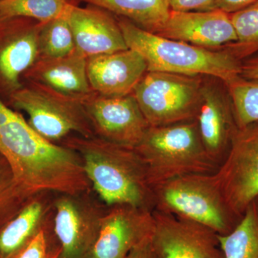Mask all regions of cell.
<instances>
[{
    "mask_svg": "<svg viewBox=\"0 0 258 258\" xmlns=\"http://www.w3.org/2000/svg\"><path fill=\"white\" fill-rule=\"evenodd\" d=\"M28 76L34 84L83 103L96 94L88 81L87 58L76 50L58 58L37 59Z\"/></svg>",
    "mask_w": 258,
    "mask_h": 258,
    "instance_id": "cell-17",
    "label": "cell"
},
{
    "mask_svg": "<svg viewBox=\"0 0 258 258\" xmlns=\"http://www.w3.org/2000/svg\"><path fill=\"white\" fill-rule=\"evenodd\" d=\"M171 40L212 49L237 41L230 15L220 10L204 12H176L169 17L157 32Z\"/></svg>",
    "mask_w": 258,
    "mask_h": 258,
    "instance_id": "cell-13",
    "label": "cell"
},
{
    "mask_svg": "<svg viewBox=\"0 0 258 258\" xmlns=\"http://www.w3.org/2000/svg\"><path fill=\"white\" fill-rule=\"evenodd\" d=\"M219 238L224 258H258V197L249 203L235 228Z\"/></svg>",
    "mask_w": 258,
    "mask_h": 258,
    "instance_id": "cell-21",
    "label": "cell"
},
{
    "mask_svg": "<svg viewBox=\"0 0 258 258\" xmlns=\"http://www.w3.org/2000/svg\"><path fill=\"white\" fill-rule=\"evenodd\" d=\"M68 0H0V19H35L45 23L66 14L70 6Z\"/></svg>",
    "mask_w": 258,
    "mask_h": 258,
    "instance_id": "cell-23",
    "label": "cell"
},
{
    "mask_svg": "<svg viewBox=\"0 0 258 258\" xmlns=\"http://www.w3.org/2000/svg\"><path fill=\"white\" fill-rule=\"evenodd\" d=\"M38 58L48 59L64 57L76 50L67 12L59 18L41 23L38 35Z\"/></svg>",
    "mask_w": 258,
    "mask_h": 258,
    "instance_id": "cell-22",
    "label": "cell"
},
{
    "mask_svg": "<svg viewBox=\"0 0 258 258\" xmlns=\"http://www.w3.org/2000/svg\"><path fill=\"white\" fill-rule=\"evenodd\" d=\"M0 155L29 197L42 192L81 195L91 189L77 153L43 138L1 100Z\"/></svg>",
    "mask_w": 258,
    "mask_h": 258,
    "instance_id": "cell-1",
    "label": "cell"
},
{
    "mask_svg": "<svg viewBox=\"0 0 258 258\" xmlns=\"http://www.w3.org/2000/svg\"><path fill=\"white\" fill-rule=\"evenodd\" d=\"M258 0H216V9L222 10L227 14L237 13L254 4Z\"/></svg>",
    "mask_w": 258,
    "mask_h": 258,
    "instance_id": "cell-29",
    "label": "cell"
},
{
    "mask_svg": "<svg viewBox=\"0 0 258 258\" xmlns=\"http://www.w3.org/2000/svg\"><path fill=\"white\" fill-rule=\"evenodd\" d=\"M154 210L196 222L219 235L230 233L240 222L226 202L214 174L180 176L154 188Z\"/></svg>",
    "mask_w": 258,
    "mask_h": 258,
    "instance_id": "cell-5",
    "label": "cell"
},
{
    "mask_svg": "<svg viewBox=\"0 0 258 258\" xmlns=\"http://www.w3.org/2000/svg\"><path fill=\"white\" fill-rule=\"evenodd\" d=\"M134 149L143 161L153 189L180 176L215 174L220 167L205 150L195 120L150 126Z\"/></svg>",
    "mask_w": 258,
    "mask_h": 258,
    "instance_id": "cell-4",
    "label": "cell"
},
{
    "mask_svg": "<svg viewBox=\"0 0 258 258\" xmlns=\"http://www.w3.org/2000/svg\"><path fill=\"white\" fill-rule=\"evenodd\" d=\"M240 76L246 79L258 81V55L242 62Z\"/></svg>",
    "mask_w": 258,
    "mask_h": 258,
    "instance_id": "cell-31",
    "label": "cell"
},
{
    "mask_svg": "<svg viewBox=\"0 0 258 258\" xmlns=\"http://www.w3.org/2000/svg\"><path fill=\"white\" fill-rule=\"evenodd\" d=\"M124 17L139 28L157 33L163 26L170 8L166 0H81Z\"/></svg>",
    "mask_w": 258,
    "mask_h": 258,
    "instance_id": "cell-20",
    "label": "cell"
},
{
    "mask_svg": "<svg viewBox=\"0 0 258 258\" xmlns=\"http://www.w3.org/2000/svg\"><path fill=\"white\" fill-rule=\"evenodd\" d=\"M67 18L76 50L86 58L128 49L118 22L101 8L71 4Z\"/></svg>",
    "mask_w": 258,
    "mask_h": 258,
    "instance_id": "cell-15",
    "label": "cell"
},
{
    "mask_svg": "<svg viewBox=\"0 0 258 258\" xmlns=\"http://www.w3.org/2000/svg\"><path fill=\"white\" fill-rule=\"evenodd\" d=\"M49 192L37 194L0 227V258H16L53 215Z\"/></svg>",
    "mask_w": 258,
    "mask_h": 258,
    "instance_id": "cell-18",
    "label": "cell"
},
{
    "mask_svg": "<svg viewBox=\"0 0 258 258\" xmlns=\"http://www.w3.org/2000/svg\"><path fill=\"white\" fill-rule=\"evenodd\" d=\"M152 243L160 258H224L219 235L208 227L154 210Z\"/></svg>",
    "mask_w": 258,
    "mask_h": 258,
    "instance_id": "cell-11",
    "label": "cell"
},
{
    "mask_svg": "<svg viewBox=\"0 0 258 258\" xmlns=\"http://www.w3.org/2000/svg\"><path fill=\"white\" fill-rule=\"evenodd\" d=\"M203 87L199 76L147 71L133 95L150 126L195 120Z\"/></svg>",
    "mask_w": 258,
    "mask_h": 258,
    "instance_id": "cell-6",
    "label": "cell"
},
{
    "mask_svg": "<svg viewBox=\"0 0 258 258\" xmlns=\"http://www.w3.org/2000/svg\"><path fill=\"white\" fill-rule=\"evenodd\" d=\"M152 237L142 241L125 258H160L153 245Z\"/></svg>",
    "mask_w": 258,
    "mask_h": 258,
    "instance_id": "cell-30",
    "label": "cell"
},
{
    "mask_svg": "<svg viewBox=\"0 0 258 258\" xmlns=\"http://www.w3.org/2000/svg\"><path fill=\"white\" fill-rule=\"evenodd\" d=\"M60 248L52 229V219L16 258H50Z\"/></svg>",
    "mask_w": 258,
    "mask_h": 258,
    "instance_id": "cell-27",
    "label": "cell"
},
{
    "mask_svg": "<svg viewBox=\"0 0 258 258\" xmlns=\"http://www.w3.org/2000/svg\"><path fill=\"white\" fill-rule=\"evenodd\" d=\"M195 120L209 157L220 166L238 129L230 98H226L216 86L203 84Z\"/></svg>",
    "mask_w": 258,
    "mask_h": 258,
    "instance_id": "cell-14",
    "label": "cell"
},
{
    "mask_svg": "<svg viewBox=\"0 0 258 258\" xmlns=\"http://www.w3.org/2000/svg\"><path fill=\"white\" fill-rule=\"evenodd\" d=\"M60 252H61V249H60V248L57 249V250L56 251L55 253L52 254V257H51L50 258H59V257H60Z\"/></svg>",
    "mask_w": 258,
    "mask_h": 258,
    "instance_id": "cell-32",
    "label": "cell"
},
{
    "mask_svg": "<svg viewBox=\"0 0 258 258\" xmlns=\"http://www.w3.org/2000/svg\"><path fill=\"white\" fill-rule=\"evenodd\" d=\"M32 198L17 185L9 165L0 155V227L15 217Z\"/></svg>",
    "mask_w": 258,
    "mask_h": 258,
    "instance_id": "cell-26",
    "label": "cell"
},
{
    "mask_svg": "<svg viewBox=\"0 0 258 258\" xmlns=\"http://www.w3.org/2000/svg\"><path fill=\"white\" fill-rule=\"evenodd\" d=\"M169 8L176 12H204L217 10L216 0H166Z\"/></svg>",
    "mask_w": 258,
    "mask_h": 258,
    "instance_id": "cell-28",
    "label": "cell"
},
{
    "mask_svg": "<svg viewBox=\"0 0 258 258\" xmlns=\"http://www.w3.org/2000/svg\"><path fill=\"white\" fill-rule=\"evenodd\" d=\"M81 195L59 194L53 200L52 229L59 258H89L108 209Z\"/></svg>",
    "mask_w": 258,
    "mask_h": 258,
    "instance_id": "cell-9",
    "label": "cell"
},
{
    "mask_svg": "<svg viewBox=\"0 0 258 258\" xmlns=\"http://www.w3.org/2000/svg\"><path fill=\"white\" fill-rule=\"evenodd\" d=\"M88 81L99 96L120 97L132 94L147 72L143 57L131 49L87 59Z\"/></svg>",
    "mask_w": 258,
    "mask_h": 258,
    "instance_id": "cell-16",
    "label": "cell"
},
{
    "mask_svg": "<svg viewBox=\"0 0 258 258\" xmlns=\"http://www.w3.org/2000/svg\"><path fill=\"white\" fill-rule=\"evenodd\" d=\"M95 137L135 149L150 125L133 93L106 97L94 94L83 102Z\"/></svg>",
    "mask_w": 258,
    "mask_h": 258,
    "instance_id": "cell-10",
    "label": "cell"
},
{
    "mask_svg": "<svg viewBox=\"0 0 258 258\" xmlns=\"http://www.w3.org/2000/svg\"><path fill=\"white\" fill-rule=\"evenodd\" d=\"M238 128L258 122V81L239 76L225 83Z\"/></svg>",
    "mask_w": 258,
    "mask_h": 258,
    "instance_id": "cell-25",
    "label": "cell"
},
{
    "mask_svg": "<svg viewBox=\"0 0 258 258\" xmlns=\"http://www.w3.org/2000/svg\"><path fill=\"white\" fill-rule=\"evenodd\" d=\"M11 98L13 106L28 115L32 128L49 142H62L72 133L85 138L95 137L83 102L35 84L19 88Z\"/></svg>",
    "mask_w": 258,
    "mask_h": 258,
    "instance_id": "cell-7",
    "label": "cell"
},
{
    "mask_svg": "<svg viewBox=\"0 0 258 258\" xmlns=\"http://www.w3.org/2000/svg\"><path fill=\"white\" fill-rule=\"evenodd\" d=\"M214 175L231 210L242 217L258 197V122L237 129Z\"/></svg>",
    "mask_w": 258,
    "mask_h": 258,
    "instance_id": "cell-8",
    "label": "cell"
},
{
    "mask_svg": "<svg viewBox=\"0 0 258 258\" xmlns=\"http://www.w3.org/2000/svg\"><path fill=\"white\" fill-rule=\"evenodd\" d=\"M230 16L237 41L223 49L241 60L258 52V1Z\"/></svg>",
    "mask_w": 258,
    "mask_h": 258,
    "instance_id": "cell-24",
    "label": "cell"
},
{
    "mask_svg": "<svg viewBox=\"0 0 258 258\" xmlns=\"http://www.w3.org/2000/svg\"><path fill=\"white\" fill-rule=\"evenodd\" d=\"M62 143L79 154L91 189L103 205L154 211V189L135 149L97 137H69Z\"/></svg>",
    "mask_w": 258,
    "mask_h": 258,
    "instance_id": "cell-2",
    "label": "cell"
},
{
    "mask_svg": "<svg viewBox=\"0 0 258 258\" xmlns=\"http://www.w3.org/2000/svg\"><path fill=\"white\" fill-rule=\"evenodd\" d=\"M153 211L128 205L108 208L89 258H125L142 241L152 236Z\"/></svg>",
    "mask_w": 258,
    "mask_h": 258,
    "instance_id": "cell-12",
    "label": "cell"
},
{
    "mask_svg": "<svg viewBox=\"0 0 258 258\" xmlns=\"http://www.w3.org/2000/svg\"><path fill=\"white\" fill-rule=\"evenodd\" d=\"M127 47L140 54L149 72L210 76L227 83L240 76L242 62L225 49L203 48L161 37L128 20L118 22Z\"/></svg>",
    "mask_w": 258,
    "mask_h": 258,
    "instance_id": "cell-3",
    "label": "cell"
},
{
    "mask_svg": "<svg viewBox=\"0 0 258 258\" xmlns=\"http://www.w3.org/2000/svg\"><path fill=\"white\" fill-rule=\"evenodd\" d=\"M40 26L41 23L18 32L0 47V76L14 91L21 88L20 76L38 59Z\"/></svg>",
    "mask_w": 258,
    "mask_h": 258,
    "instance_id": "cell-19",
    "label": "cell"
}]
</instances>
